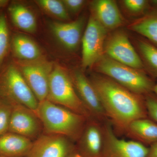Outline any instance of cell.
Returning a JSON list of instances; mask_svg holds the SVG:
<instances>
[{
    "label": "cell",
    "mask_w": 157,
    "mask_h": 157,
    "mask_svg": "<svg viewBox=\"0 0 157 157\" xmlns=\"http://www.w3.org/2000/svg\"><path fill=\"white\" fill-rule=\"evenodd\" d=\"M90 80L106 116L120 129L126 131L133 121L148 117L144 96L132 93L106 76L94 75Z\"/></svg>",
    "instance_id": "6da1fadb"
},
{
    "label": "cell",
    "mask_w": 157,
    "mask_h": 157,
    "mask_svg": "<svg viewBox=\"0 0 157 157\" xmlns=\"http://www.w3.org/2000/svg\"><path fill=\"white\" fill-rule=\"evenodd\" d=\"M36 113L43 127V133L62 135L78 141L88 119L47 100L39 102Z\"/></svg>",
    "instance_id": "7a4b0ae2"
},
{
    "label": "cell",
    "mask_w": 157,
    "mask_h": 157,
    "mask_svg": "<svg viewBox=\"0 0 157 157\" xmlns=\"http://www.w3.org/2000/svg\"><path fill=\"white\" fill-rule=\"evenodd\" d=\"M96 70L130 91L144 96L153 92L155 82L143 70H137L104 55L95 64Z\"/></svg>",
    "instance_id": "3957f363"
},
{
    "label": "cell",
    "mask_w": 157,
    "mask_h": 157,
    "mask_svg": "<svg viewBox=\"0 0 157 157\" xmlns=\"http://www.w3.org/2000/svg\"><path fill=\"white\" fill-rule=\"evenodd\" d=\"M0 101L21 104L36 113L39 102L13 61L9 62L0 71Z\"/></svg>",
    "instance_id": "277c9868"
},
{
    "label": "cell",
    "mask_w": 157,
    "mask_h": 157,
    "mask_svg": "<svg viewBox=\"0 0 157 157\" xmlns=\"http://www.w3.org/2000/svg\"><path fill=\"white\" fill-rule=\"evenodd\" d=\"M46 100L90 119L92 117L77 94L71 76L65 69L54 65Z\"/></svg>",
    "instance_id": "5b68a950"
},
{
    "label": "cell",
    "mask_w": 157,
    "mask_h": 157,
    "mask_svg": "<svg viewBox=\"0 0 157 157\" xmlns=\"http://www.w3.org/2000/svg\"><path fill=\"white\" fill-rule=\"evenodd\" d=\"M39 102L46 100L54 65L43 59L33 61L13 60Z\"/></svg>",
    "instance_id": "8992f818"
},
{
    "label": "cell",
    "mask_w": 157,
    "mask_h": 157,
    "mask_svg": "<svg viewBox=\"0 0 157 157\" xmlns=\"http://www.w3.org/2000/svg\"><path fill=\"white\" fill-rule=\"evenodd\" d=\"M107 33V30L91 14L82 39V65L83 69L95 65L104 56Z\"/></svg>",
    "instance_id": "52a82bcc"
},
{
    "label": "cell",
    "mask_w": 157,
    "mask_h": 157,
    "mask_svg": "<svg viewBox=\"0 0 157 157\" xmlns=\"http://www.w3.org/2000/svg\"><path fill=\"white\" fill-rule=\"evenodd\" d=\"M103 134L101 157H147L148 147L138 141L118 138L110 124H106Z\"/></svg>",
    "instance_id": "ba28073f"
},
{
    "label": "cell",
    "mask_w": 157,
    "mask_h": 157,
    "mask_svg": "<svg viewBox=\"0 0 157 157\" xmlns=\"http://www.w3.org/2000/svg\"><path fill=\"white\" fill-rule=\"evenodd\" d=\"M9 132L34 141L43 134V127L36 113L21 104L12 105Z\"/></svg>",
    "instance_id": "9c48e42d"
},
{
    "label": "cell",
    "mask_w": 157,
    "mask_h": 157,
    "mask_svg": "<svg viewBox=\"0 0 157 157\" xmlns=\"http://www.w3.org/2000/svg\"><path fill=\"white\" fill-rule=\"evenodd\" d=\"M104 50L106 56L116 61L137 70L144 69L141 58L123 32H116L109 37Z\"/></svg>",
    "instance_id": "30bf717a"
},
{
    "label": "cell",
    "mask_w": 157,
    "mask_h": 157,
    "mask_svg": "<svg viewBox=\"0 0 157 157\" xmlns=\"http://www.w3.org/2000/svg\"><path fill=\"white\" fill-rule=\"evenodd\" d=\"M73 142L62 135L43 133L33 141L26 157H68L76 149Z\"/></svg>",
    "instance_id": "8fae6325"
},
{
    "label": "cell",
    "mask_w": 157,
    "mask_h": 157,
    "mask_svg": "<svg viewBox=\"0 0 157 157\" xmlns=\"http://www.w3.org/2000/svg\"><path fill=\"white\" fill-rule=\"evenodd\" d=\"M71 77L78 97L91 117L102 119L106 116L98 93L90 79L78 70L74 71Z\"/></svg>",
    "instance_id": "7c38bea8"
},
{
    "label": "cell",
    "mask_w": 157,
    "mask_h": 157,
    "mask_svg": "<svg viewBox=\"0 0 157 157\" xmlns=\"http://www.w3.org/2000/svg\"><path fill=\"white\" fill-rule=\"evenodd\" d=\"M86 23L84 16L69 22L51 21L48 26L52 33L59 43L67 50L76 49L81 40Z\"/></svg>",
    "instance_id": "4fadbf2b"
},
{
    "label": "cell",
    "mask_w": 157,
    "mask_h": 157,
    "mask_svg": "<svg viewBox=\"0 0 157 157\" xmlns=\"http://www.w3.org/2000/svg\"><path fill=\"white\" fill-rule=\"evenodd\" d=\"M76 147L77 151L83 157H101L104 134L95 122L89 119Z\"/></svg>",
    "instance_id": "5bb4252c"
},
{
    "label": "cell",
    "mask_w": 157,
    "mask_h": 157,
    "mask_svg": "<svg viewBox=\"0 0 157 157\" xmlns=\"http://www.w3.org/2000/svg\"><path fill=\"white\" fill-rule=\"evenodd\" d=\"M91 6L92 14L107 30L117 28L122 24V17L115 1L97 0L93 1Z\"/></svg>",
    "instance_id": "9a60e30c"
},
{
    "label": "cell",
    "mask_w": 157,
    "mask_h": 157,
    "mask_svg": "<svg viewBox=\"0 0 157 157\" xmlns=\"http://www.w3.org/2000/svg\"><path fill=\"white\" fill-rule=\"evenodd\" d=\"M11 51L14 59L33 61L42 59V52L39 45L30 37L23 34L11 35Z\"/></svg>",
    "instance_id": "2e32d148"
},
{
    "label": "cell",
    "mask_w": 157,
    "mask_h": 157,
    "mask_svg": "<svg viewBox=\"0 0 157 157\" xmlns=\"http://www.w3.org/2000/svg\"><path fill=\"white\" fill-rule=\"evenodd\" d=\"M33 141L22 136L8 132L0 137V156L26 157Z\"/></svg>",
    "instance_id": "e0dca14e"
},
{
    "label": "cell",
    "mask_w": 157,
    "mask_h": 157,
    "mask_svg": "<svg viewBox=\"0 0 157 157\" xmlns=\"http://www.w3.org/2000/svg\"><path fill=\"white\" fill-rule=\"evenodd\" d=\"M7 10L12 24L15 27L26 33H36L37 20L30 9L21 3L12 2L9 3Z\"/></svg>",
    "instance_id": "ac0fdd59"
},
{
    "label": "cell",
    "mask_w": 157,
    "mask_h": 157,
    "mask_svg": "<svg viewBox=\"0 0 157 157\" xmlns=\"http://www.w3.org/2000/svg\"><path fill=\"white\" fill-rule=\"evenodd\" d=\"M126 132L143 144L151 145L157 142V124L149 118L133 121Z\"/></svg>",
    "instance_id": "d6986e66"
},
{
    "label": "cell",
    "mask_w": 157,
    "mask_h": 157,
    "mask_svg": "<svg viewBox=\"0 0 157 157\" xmlns=\"http://www.w3.org/2000/svg\"><path fill=\"white\" fill-rule=\"evenodd\" d=\"M131 29L157 47V11L154 10L137 21Z\"/></svg>",
    "instance_id": "ffe728a7"
},
{
    "label": "cell",
    "mask_w": 157,
    "mask_h": 157,
    "mask_svg": "<svg viewBox=\"0 0 157 157\" xmlns=\"http://www.w3.org/2000/svg\"><path fill=\"white\" fill-rule=\"evenodd\" d=\"M11 36L7 15L3 9H0V71L8 63Z\"/></svg>",
    "instance_id": "44dd1931"
},
{
    "label": "cell",
    "mask_w": 157,
    "mask_h": 157,
    "mask_svg": "<svg viewBox=\"0 0 157 157\" xmlns=\"http://www.w3.org/2000/svg\"><path fill=\"white\" fill-rule=\"evenodd\" d=\"M144 68L153 77H157V47L145 40H140L137 43Z\"/></svg>",
    "instance_id": "7402d4cb"
},
{
    "label": "cell",
    "mask_w": 157,
    "mask_h": 157,
    "mask_svg": "<svg viewBox=\"0 0 157 157\" xmlns=\"http://www.w3.org/2000/svg\"><path fill=\"white\" fill-rule=\"evenodd\" d=\"M35 2L46 14L63 21L70 19L68 11L60 0H37Z\"/></svg>",
    "instance_id": "603a6c76"
},
{
    "label": "cell",
    "mask_w": 157,
    "mask_h": 157,
    "mask_svg": "<svg viewBox=\"0 0 157 157\" xmlns=\"http://www.w3.org/2000/svg\"><path fill=\"white\" fill-rule=\"evenodd\" d=\"M12 105L0 101V137L9 132Z\"/></svg>",
    "instance_id": "cb8c5ba5"
},
{
    "label": "cell",
    "mask_w": 157,
    "mask_h": 157,
    "mask_svg": "<svg viewBox=\"0 0 157 157\" xmlns=\"http://www.w3.org/2000/svg\"><path fill=\"white\" fill-rule=\"evenodd\" d=\"M123 3L126 9L135 14L144 13L150 6L149 1L146 0H124Z\"/></svg>",
    "instance_id": "d4e9b609"
},
{
    "label": "cell",
    "mask_w": 157,
    "mask_h": 157,
    "mask_svg": "<svg viewBox=\"0 0 157 157\" xmlns=\"http://www.w3.org/2000/svg\"><path fill=\"white\" fill-rule=\"evenodd\" d=\"M144 97L148 118L157 122V96L152 92Z\"/></svg>",
    "instance_id": "484cf974"
},
{
    "label": "cell",
    "mask_w": 157,
    "mask_h": 157,
    "mask_svg": "<svg viewBox=\"0 0 157 157\" xmlns=\"http://www.w3.org/2000/svg\"><path fill=\"white\" fill-rule=\"evenodd\" d=\"M68 11L76 14L83 8L86 1L84 0H62Z\"/></svg>",
    "instance_id": "4316f807"
},
{
    "label": "cell",
    "mask_w": 157,
    "mask_h": 157,
    "mask_svg": "<svg viewBox=\"0 0 157 157\" xmlns=\"http://www.w3.org/2000/svg\"><path fill=\"white\" fill-rule=\"evenodd\" d=\"M147 157H157V142L151 144L148 147Z\"/></svg>",
    "instance_id": "83f0119b"
},
{
    "label": "cell",
    "mask_w": 157,
    "mask_h": 157,
    "mask_svg": "<svg viewBox=\"0 0 157 157\" xmlns=\"http://www.w3.org/2000/svg\"><path fill=\"white\" fill-rule=\"evenodd\" d=\"M10 1L9 0H0V9H4L8 7Z\"/></svg>",
    "instance_id": "f1b7e54d"
},
{
    "label": "cell",
    "mask_w": 157,
    "mask_h": 157,
    "mask_svg": "<svg viewBox=\"0 0 157 157\" xmlns=\"http://www.w3.org/2000/svg\"><path fill=\"white\" fill-rule=\"evenodd\" d=\"M68 157H83L77 151L76 149Z\"/></svg>",
    "instance_id": "f546056e"
},
{
    "label": "cell",
    "mask_w": 157,
    "mask_h": 157,
    "mask_svg": "<svg viewBox=\"0 0 157 157\" xmlns=\"http://www.w3.org/2000/svg\"><path fill=\"white\" fill-rule=\"evenodd\" d=\"M150 5L153 7L154 10L157 11V0L150 1Z\"/></svg>",
    "instance_id": "4dcf8cb0"
},
{
    "label": "cell",
    "mask_w": 157,
    "mask_h": 157,
    "mask_svg": "<svg viewBox=\"0 0 157 157\" xmlns=\"http://www.w3.org/2000/svg\"><path fill=\"white\" fill-rule=\"evenodd\" d=\"M153 92L157 96V82H155V83L153 91Z\"/></svg>",
    "instance_id": "1f68e13d"
},
{
    "label": "cell",
    "mask_w": 157,
    "mask_h": 157,
    "mask_svg": "<svg viewBox=\"0 0 157 157\" xmlns=\"http://www.w3.org/2000/svg\"><path fill=\"white\" fill-rule=\"evenodd\" d=\"M0 157H3V156H0Z\"/></svg>",
    "instance_id": "d6a6232c"
}]
</instances>
